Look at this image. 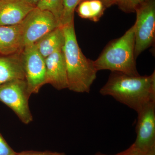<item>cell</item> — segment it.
Returning <instances> with one entry per match:
<instances>
[{"mask_svg": "<svg viewBox=\"0 0 155 155\" xmlns=\"http://www.w3.org/2000/svg\"><path fill=\"white\" fill-rule=\"evenodd\" d=\"M113 155H155V152H147L137 148L131 145L127 149Z\"/></svg>", "mask_w": 155, "mask_h": 155, "instance_id": "obj_18", "label": "cell"}, {"mask_svg": "<svg viewBox=\"0 0 155 155\" xmlns=\"http://www.w3.org/2000/svg\"><path fill=\"white\" fill-rule=\"evenodd\" d=\"M134 23L135 59L153 45L155 38V0H144L136 10Z\"/></svg>", "mask_w": 155, "mask_h": 155, "instance_id": "obj_4", "label": "cell"}, {"mask_svg": "<svg viewBox=\"0 0 155 155\" xmlns=\"http://www.w3.org/2000/svg\"><path fill=\"white\" fill-rule=\"evenodd\" d=\"M23 47L34 44L42 37L59 27L51 13L35 8L20 23Z\"/></svg>", "mask_w": 155, "mask_h": 155, "instance_id": "obj_6", "label": "cell"}, {"mask_svg": "<svg viewBox=\"0 0 155 155\" xmlns=\"http://www.w3.org/2000/svg\"><path fill=\"white\" fill-rule=\"evenodd\" d=\"M21 57L28 92L30 95L38 93L42 87L45 84V58L34 45L24 47Z\"/></svg>", "mask_w": 155, "mask_h": 155, "instance_id": "obj_7", "label": "cell"}, {"mask_svg": "<svg viewBox=\"0 0 155 155\" xmlns=\"http://www.w3.org/2000/svg\"><path fill=\"white\" fill-rule=\"evenodd\" d=\"M103 96H110L137 113L155 101V72L148 75H130L113 72L100 89Z\"/></svg>", "mask_w": 155, "mask_h": 155, "instance_id": "obj_1", "label": "cell"}, {"mask_svg": "<svg viewBox=\"0 0 155 155\" xmlns=\"http://www.w3.org/2000/svg\"><path fill=\"white\" fill-rule=\"evenodd\" d=\"M135 35L132 25L121 37L109 42L96 60L97 71L110 70L130 75H138L134 56Z\"/></svg>", "mask_w": 155, "mask_h": 155, "instance_id": "obj_3", "label": "cell"}, {"mask_svg": "<svg viewBox=\"0 0 155 155\" xmlns=\"http://www.w3.org/2000/svg\"><path fill=\"white\" fill-rule=\"evenodd\" d=\"M65 42L63 27H58L45 35L34 44L39 53L45 59L62 49Z\"/></svg>", "mask_w": 155, "mask_h": 155, "instance_id": "obj_13", "label": "cell"}, {"mask_svg": "<svg viewBox=\"0 0 155 155\" xmlns=\"http://www.w3.org/2000/svg\"><path fill=\"white\" fill-rule=\"evenodd\" d=\"M45 84H49L58 90L68 89L67 68L62 49L45 59Z\"/></svg>", "mask_w": 155, "mask_h": 155, "instance_id": "obj_9", "label": "cell"}, {"mask_svg": "<svg viewBox=\"0 0 155 155\" xmlns=\"http://www.w3.org/2000/svg\"><path fill=\"white\" fill-rule=\"evenodd\" d=\"M22 30L20 23L0 25V55H9L23 50Z\"/></svg>", "mask_w": 155, "mask_h": 155, "instance_id": "obj_11", "label": "cell"}, {"mask_svg": "<svg viewBox=\"0 0 155 155\" xmlns=\"http://www.w3.org/2000/svg\"></svg>", "mask_w": 155, "mask_h": 155, "instance_id": "obj_25", "label": "cell"}, {"mask_svg": "<svg viewBox=\"0 0 155 155\" xmlns=\"http://www.w3.org/2000/svg\"><path fill=\"white\" fill-rule=\"evenodd\" d=\"M144 0H119L117 5L125 13H135L136 10Z\"/></svg>", "mask_w": 155, "mask_h": 155, "instance_id": "obj_17", "label": "cell"}, {"mask_svg": "<svg viewBox=\"0 0 155 155\" xmlns=\"http://www.w3.org/2000/svg\"><path fill=\"white\" fill-rule=\"evenodd\" d=\"M16 155H67L64 153L52 152L50 151H24L21 152L17 153Z\"/></svg>", "mask_w": 155, "mask_h": 155, "instance_id": "obj_20", "label": "cell"}, {"mask_svg": "<svg viewBox=\"0 0 155 155\" xmlns=\"http://www.w3.org/2000/svg\"><path fill=\"white\" fill-rule=\"evenodd\" d=\"M35 8L54 15L59 27L64 9V0H39Z\"/></svg>", "mask_w": 155, "mask_h": 155, "instance_id": "obj_15", "label": "cell"}, {"mask_svg": "<svg viewBox=\"0 0 155 155\" xmlns=\"http://www.w3.org/2000/svg\"><path fill=\"white\" fill-rule=\"evenodd\" d=\"M62 27L65 37L62 50L67 68L68 89L78 93H88L98 71L94 61L87 58L79 47L74 21Z\"/></svg>", "mask_w": 155, "mask_h": 155, "instance_id": "obj_2", "label": "cell"}, {"mask_svg": "<svg viewBox=\"0 0 155 155\" xmlns=\"http://www.w3.org/2000/svg\"><path fill=\"white\" fill-rule=\"evenodd\" d=\"M21 52L0 55V86L12 81L25 79Z\"/></svg>", "mask_w": 155, "mask_h": 155, "instance_id": "obj_12", "label": "cell"}, {"mask_svg": "<svg viewBox=\"0 0 155 155\" xmlns=\"http://www.w3.org/2000/svg\"><path fill=\"white\" fill-rule=\"evenodd\" d=\"M35 8L25 0H1L0 25L19 24Z\"/></svg>", "mask_w": 155, "mask_h": 155, "instance_id": "obj_10", "label": "cell"}, {"mask_svg": "<svg viewBox=\"0 0 155 155\" xmlns=\"http://www.w3.org/2000/svg\"><path fill=\"white\" fill-rule=\"evenodd\" d=\"M25 1L31 5L35 8L39 0H25Z\"/></svg>", "mask_w": 155, "mask_h": 155, "instance_id": "obj_22", "label": "cell"}, {"mask_svg": "<svg viewBox=\"0 0 155 155\" xmlns=\"http://www.w3.org/2000/svg\"><path fill=\"white\" fill-rule=\"evenodd\" d=\"M105 6L106 8L115 5H117L119 0H100Z\"/></svg>", "mask_w": 155, "mask_h": 155, "instance_id": "obj_21", "label": "cell"}, {"mask_svg": "<svg viewBox=\"0 0 155 155\" xmlns=\"http://www.w3.org/2000/svg\"><path fill=\"white\" fill-rule=\"evenodd\" d=\"M76 8L79 17L96 22L102 17L106 8L100 0H84Z\"/></svg>", "mask_w": 155, "mask_h": 155, "instance_id": "obj_14", "label": "cell"}, {"mask_svg": "<svg viewBox=\"0 0 155 155\" xmlns=\"http://www.w3.org/2000/svg\"><path fill=\"white\" fill-rule=\"evenodd\" d=\"M92 155H108L104 154H103V153H101L97 152V153H96L94 154H93Z\"/></svg>", "mask_w": 155, "mask_h": 155, "instance_id": "obj_23", "label": "cell"}, {"mask_svg": "<svg viewBox=\"0 0 155 155\" xmlns=\"http://www.w3.org/2000/svg\"><path fill=\"white\" fill-rule=\"evenodd\" d=\"M17 153L0 133V155H16Z\"/></svg>", "mask_w": 155, "mask_h": 155, "instance_id": "obj_19", "label": "cell"}, {"mask_svg": "<svg viewBox=\"0 0 155 155\" xmlns=\"http://www.w3.org/2000/svg\"><path fill=\"white\" fill-rule=\"evenodd\" d=\"M136 138L132 145L147 152H155V101L150 102L137 112Z\"/></svg>", "mask_w": 155, "mask_h": 155, "instance_id": "obj_8", "label": "cell"}, {"mask_svg": "<svg viewBox=\"0 0 155 155\" xmlns=\"http://www.w3.org/2000/svg\"><path fill=\"white\" fill-rule=\"evenodd\" d=\"M0 1H1V0H0Z\"/></svg>", "mask_w": 155, "mask_h": 155, "instance_id": "obj_24", "label": "cell"}, {"mask_svg": "<svg viewBox=\"0 0 155 155\" xmlns=\"http://www.w3.org/2000/svg\"><path fill=\"white\" fill-rule=\"evenodd\" d=\"M84 0H64V9L60 27L74 21V12L78 4Z\"/></svg>", "mask_w": 155, "mask_h": 155, "instance_id": "obj_16", "label": "cell"}, {"mask_svg": "<svg viewBox=\"0 0 155 155\" xmlns=\"http://www.w3.org/2000/svg\"><path fill=\"white\" fill-rule=\"evenodd\" d=\"M30 96L25 79L12 81L0 86V101L14 111L25 125L33 120L28 102Z\"/></svg>", "mask_w": 155, "mask_h": 155, "instance_id": "obj_5", "label": "cell"}]
</instances>
